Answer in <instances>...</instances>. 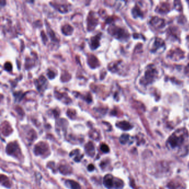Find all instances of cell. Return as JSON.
Listing matches in <instances>:
<instances>
[{"mask_svg":"<svg viewBox=\"0 0 189 189\" xmlns=\"http://www.w3.org/2000/svg\"><path fill=\"white\" fill-rule=\"evenodd\" d=\"M188 137V133L185 128L178 129L174 132L168 139L167 144L171 149L180 147Z\"/></svg>","mask_w":189,"mask_h":189,"instance_id":"6da1fadb","label":"cell"},{"mask_svg":"<svg viewBox=\"0 0 189 189\" xmlns=\"http://www.w3.org/2000/svg\"><path fill=\"white\" fill-rule=\"evenodd\" d=\"M108 32L113 37L119 40H126L129 37L128 32L122 28L114 24H112L108 27Z\"/></svg>","mask_w":189,"mask_h":189,"instance_id":"7a4b0ae2","label":"cell"},{"mask_svg":"<svg viewBox=\"0 0 189 189\" xmlns=\"http://www.w3.org/2000/svg\"><path fill=\"white\" fill-rule=\"evenodd\" d=\"M157 69L152 65H150L147 68L145 72L144 77L142 78L140 83L143 85H148L152 83L157 77Z\"/></svg>","mask_w":189,"mask_h":189,"instance_id":"3957f363","label":"cell"},{"mask_svg":"<svg viewBox=\"0 0 189 189\" xmlns=\"http://www.w3.org/2000/svg\"><path fill=\"white\" fill-rule=\"evenodd\" d=\"M87 24L88 31H93L98 24V19L96 17L95 13L93 11H91L88 14L87 19Z\"/></svg>","mask_w":189,"mask_h":189,"instance_id":"277c9868","label":"cell"},{"mask_svg":"<svg viewBox=\"0 0 189 189\" xmlns=\"http://www.w3.org/2000/svg\"><path fill=\"white\" fill-rule=\"evenodd\" d=\"M35 86L39 92H42L47 87V80L43 75H41L38 79L34 80Z\"/></svg>","mask_w":189,"mask_h":189,"instance_id":"5b68a950","label":"cell"},{"mask_svg":"<svg viewBox=\"0 0 189 189\" xmlns=\"http://www.w3.org/2000/svg\"><path fill=\"white\" fill-rule=\"evenodd\" d=\"M6 152L8 154L17 157L18 154L20 153L19 145L15 143H10L7 146Z\"/></svg>","mask_w":189,"mask_h":189,"instance_id":"8992f818","label":"cell"},{"mask_svg":"<svg viewBox=\"0 0 189 189\" xmlns=\"http://www.w3.org/2000/svg\"><path fill=\"white\" fill-rule=\"evenodd\" d=\"M101 33H99L94 36H93L90 39L89 47L92 50H95L100 46V40L101 38Z\"/></svg>","mask_w":189,"mask_h":189,"instance_id":"52a82bcc","label":"cell"},{"mask_svg":"<svg viewBox=\"0 0 189 189\" xmlns=\"http://www.w3.org/2000/svg\"><path fill=\"white\" fill-rule=\"evenodd\" d=\"M35 154L36 155H43L48 152V146L47 144L43 143L40 142L38 143L35 147Z\"/></svg>","mask_w":189,"mask_h":189,"instance_id":"ba28073f","label":"cell"},{"mask_svg":"<svg viewBox=\"0 0 189 189\" xmlns=\"http://www.w3.org/2000/svg\"><path fill=\"white\" fill-rule=\"evenodd\" d=\"M87 62L88 66L93 69H95L100 66V63L99 62L98 59L96 56L92 54H88L87 57Z\"/></svg>","mask_w":189,"mask_h":189,"instance_id":"9c48e42d","label":"cell"},{"mask_svg":"<svg viewBox=\"0 0 189 189\" xmlns=\"http://www.w3.org/2000/svg\"><path fill=\"white\" fill-rule=\"evenodd\" d=\"M54 96L57 99L62 101L66 104H69L71 101L72 99L69 98L67 94L64 93H60L58 91H54Z\"/></svg>","mask_w":189,"mask_h":189,"instance_id":"30bf717a","label":"cell"},{"mask_svg":"<svg viewBox=\"0 0 189 189\" xmlns=\"http://www.w3.org/2000/svg\"><path fill=\"white\" fill-rule=\"evenodd\" d=\"M115 178L111 175H107L104 177L103 183L108 189L114 187Z\"/></svg>","mask_w":189,"mask_h":189,"instance_id":"8fae6325","label":"cell"},{"mask_svg":"<svg viewBox=\"0 0 189 189\" xmlns=\"http://www.w3.org/2000/svg\"><path fill=\"white\" fill-rule=\"evenodd\" d=\"M169 54L171 58L175 61H178L179 59L183 58L184 56V53L179 49H176L174 51H170Z\"/></svg>","mask_w":189,"mask_h":189,"instance_id":"7c38bea8","label":"cell"},{"mask_svg":"<svg viewBox=\"0 0 189 189\" xmlns=\"http://www.w3.org/2000/svg\"><path fill=\"white\" fill-rule=\"evenodd\" d=\"M54 8H56L59 12L61 13H66L69 11V5L67 4H61L59 3L53 2V4L51 5Z\"/></svg>","mask_w":189,"mask_h":189,"instance_id":"4fadbf2b","label":"cell"},{"mask_svg":"<svg viewBox=\"0 0 189 189\" xmlns=\"http://www.w3.org/2000/svg\"><path fill=\"white\" fill-rule=\"evenodd\" d=\"M150 24H152L153 27L157 28H162L165 26V21L163 19H160L159 17H154L152 19Z\"/></svg>","mask_w":189,"mask_h":189,"instance_id":"5bb4252c","label":"cell"},{"mask_svg":"<svg viewBox=\"0 0 189 189\" xmlns=\"http://www.w3.org/2000/svg\"><path fill=\"white\" fill-rule=\"evenodd\" d=\"M164 46H165L164 42L160 38H156L152 48V52H156L159 48H162Z\"/></svg>","mask_w":189,"mask_h":189,"instance_id":"9a60e30c","label":"cell"},{"mask_svg":"<svg viewBox=\"0 0 189 189\" xmlns=\"http://www.w3.org/2000/svg\"><path fill=\"white\" fill-rule=\"evenodd\" d=\"M116 125L118 128H120L123 131H128L132 128V126L131 125V124L126 121L119 122H117Z\"/></svg>","mask_w":189,"mask_h":189,"instance_id":"2e32d148","label":"cell"},{"mask_svg":"<svg viewBox=\"0 0 189 189\" xmlns=\"http://www.w3.org/2000/svg\"><path fill=\"white\" fill-rule=\"evenodd\" d=\"M120 63H121V62L120 61L112 62V63H109L108 68L110 72H113V73L118 72V71L119 70V67Z\"/></svg>","mask_w":189,"mask_h":189,"instance_id":"e0dca14e","label":"cell"},{"mask_svg":"<svg viewBox=\"0 0 189 189\" xmlns=\"http://www.w3.org/2000/svg\"><path fill=\"white\" fill-rule=\"evenodd\" d=\"M73 28L69 24H64L62 27V32L66 36H70L72 35L73 32Z\"/></svg>","mask_w":189,"mask_h":189,"instance_id":"ac0fdd59","label":"cell"},{"mask_svg":"<svg viewBox=\"0 0 189 189\" xmlns=\"http://www.w3.org/2000/svg\"><path fill=\"white\" fill-rule=\"evenodd\" d=\"M85 151L87 152L89 155L91 157H93L95 153V149H94V146L92 142H89L87 144L85 145Z\"/></svg>","mask_w":189,"mask_h":189,"instance_id":"d6986e66","label":"cell"},{"mask_svg":"<svg viewBox=\"0 0 189 189\" xmlns=\"http://www.w3.org/2000/svg\"><path fill=\"white\" fill-rule=\"evenodd\" d=\"M46 26H47V33L48 35L49 36V37L51 38L52 41H54V42H59V40L58 38L56 37V34L54 32V31L51 29V27H49L48 25H47V24L46 22Z\"/></svg>","mask_w":189,"mask_h":189,"instance_id":"ffe728a7","label":"cell"},{"mask_svg":"<svg viewBox=\"0 0 189 189\" xmlns=\"http://www.w3.org/2000/svg\"><path fill=\"white\" fill-rule=\"evenodd\" d=\"M2 131L3 134L4 135L7 136L8 134L11 133L12 130V128H11L10 124H8V123H7L6 122H4L2 124Z\"/></svg>","mask_w":189,"mask_h":189,"instance_id":"44dd1931","label":"cell"},{"mask_svg":"<svg viewBox=\"0 0 189 189\" xmlns=\"http://www.w3.org/2000/svg\"><path fill=\"white\" fill-rule=\"evenodd\" d=\"M61 173L63 174H68L71 173L72 168L68 165H61L59 168Z\"/></svg>","mask_w":189,"mask_h":189,"instance_id":"7402d4cb","label":"cell"},{"mask_svg":"<svg viewBox=\"0 0 189 189\" xmlns=\"http://www.w3.org/2000/svg\"><path fill=\"white\" fill-rule=\"evenodd\" d=\"M157 9V12L160 13H166L169 11V6L166 3H162Z\"/></svg>","mask_w":189,"mask_h":189,"instance_id":"603a6c76","label":"cell"},{"mask_svg":"<svg viewBox=\"0 0 189 189\" xmlns=\"http://www.w3.org/2000/svg\"><path fill=\"white\" fill-rule=\"evenodd\" d=\"M35 62L32 59L29 57H26V62H25V68L26 69H29L34 66Z\"/></svg>","mask_w":189,"mask_h":189,"instance_id":"cb8c5ba5","label":"cell"},{"mask_svg":"<svg viewBox=\"0 0 189 189\" xmlns=\"http://www.w3.org/2000/svg\"><path fill=\"white\" fill-rule=\"evenodd\" d=\"M66 184L69 185L71 189H79L80 188L79 184L73 180H67L66 181Z\"/></svg>","mask_w":189,"mask_h":189,"instance_id":"d4e9b609","label":"cell"},{"mask_svg":"<svg viewBox=\"0 0 189 189\" xmlns=\"http://www.w3.org/2000/svg\"><path fill=\"white\" fill-rule=\"evenodd\" d=\"M71 78V75H69L67 72H63L61 75V80L63 82H66L67 81H69V79Z\"/></svg>","mask_w":189,"mask_h":189,"instance_id":"484cf974","label":"cell"},{"mask_svg":"<svg viewBox=\"0 0 189 189\" xmlns=\"http://www.w3.org/2000/svg\"><path fill=\"white\" fill-rule=\"evenodd\" d=\"M132 14L134 17L136 18L137 17H141L143 16V14L140 10L138 7V6H135L133 10H132Z\"/></svg>","mask_w":189,"mask_h":189,"instance_id":"4316f807","label":"cell"},{"mask_svg":"<svg viewBox=\"0 0 189 189\" xmlns=\"http://www.w3.org/2000/svg\"><path fill=\"white\" fill-rule=\"evenodd\" d=\"M124 186L122 180L119 178H115L114 188L116 189H121Z\"/></svg>","mask_w":189,"mask_h":189,"instance_id":"83f0119b","label":"cell"},{"mask_svg":"<svg viewBox=\"0 0 189 189\" xmlns=\"http://www.w3.org/2000/svg\"><path fill=\"white\" fill-rule=\"evenodd\" d=\"M24 94L22 93L21 91L15 92L14 93V96L15 97V101H21L22 99L23 98V96H24Z\"/></svg>","mask_w":189,"mask_h":189,"instance_id":"f1b7e54d","label":"cell"},{"mask_svg":"<svg viewBox=\"0 0 189 189\" xmlns=\"http://www.w3.org/2000/svg\"><path fill=\"white\" fill-rule=\"evenodd\" d=\"M129 138V136L128 134H122L120 138V143L122 144H126L127 142L128 141Z\"/></svg>","mask_w":189,"mask_h":189,"instance_id":"f546056e","label":"cell"},{"mask_svg":"<svg viewBox=\"0 0 189 189\" xmlns=\"http://www.w3.org/2000/svg\"><path fill=\"white\" fill-rule=\"evenodd\" d=\"M81 96V95H80ZM81 98L83 99V100H84L85 101H87V103H91L92 101V96L90 93H88L85 96H81Z\"/></svg>","mask_w":189,"mask_h":189,"instance_id":"4dcf8cb0","label":"cell"},{"mask_svg":"<svg viewBox=\"0 0 189 189\" xmlns=\"http://www.w3.org/2000/svg\"><path fill=\"white\" fill-rule=\"evenodd\" d=\"M67 115H68V116L70 118L73 119L74 117H75V116L76 112H75V110L69 109H68V110H67Z\"/></svg>","mask_w":189,"mask_h":189,"instance_id":"1f68e13d","label":"cell"},{"mask_svg":"<svg viewBox=\"0 0 189 189\" xmlns=\"http://www.w3.org/2000/svg\"><path fill=\"white\" fill-rule=\"evenodd\" d=\"M47 75L48 76V78L49 79H52L56 77V73L54 72V71L51 70V69H48V71L47 73Z\"/></svg>","mask_w":189,"mask_h":189,"instance_id":"d6a6232c","label":"cell"},{"mask_svg":"<svg viewBox=\"0 0 189 189\" xmlns=\"http://www.w3.org/2000/svg\"><path fill=\"white\" fill-rule=\"evenodd\" d=\"M4 69L7 72H10L12 71V64L10 62H7L5 63V64H4Z\"/></svg>","mask_w":189,"mask_h":189,"instance_id":"836d02e7","label":"cell"},{"mask_svg":"<svg viewBox=\"0 0 189 189\" xmlns=\"http://www.w3.org/2000/svg\"><path fill=\"white\" fill-rule=\"evenodd\" d=\"M101 150L103 152L107 153L108 152H109V148L107 144H101Z\"/></svg>","mask_w":189,"mask_h":189,"instance_id":"e575fe53","label":"cell"},{"mask_svg":"<svg viewBox=\"0 0 189 189\" xmlns=\"http://www.w3.org/2000/svg\"><path fill=\"white\" fill-rule=\"evenodd\" d=\"M41 35L43 42L45 44H46V43L48 41V38H47V36L45 35V33L43 32V31H42L41 33Z\"/></svg>","mask_w":189,"mask_h":189,"instance_id":"d590c367","label":"cell"},{"mask_svg":"<svg viewBox=\"0 0 189 189\" xmlns=\"http://www.w3.org/2000/svg\"><path fill=\"white\" fill-rule=\"evenodd\" d=\"M16 111L17 112V113H19V114L21 115H22V113H24L22 108H21L20 107H18V106H17V107H16Z\"/></svg>","mask_w":189,"mask_h":189,"instance_id":"8d00e7d4","label":"cell"},{"mask_svg":"<svg viewBox=\"0 0 189 189\" xmlns=\"http://www.w3.org/2000/svg\"><path fill=\"white\" fill-rule=\"evenodd\" d=\"M94 169V166L92 164H90V165H88V170L89 171H93Z\"/></svg>","mask_w":189,"mask_h":189,"instance_id":"74e56055","label":"cell"},{"mask_svg":"<svg viewBox=\"0 0 189 189\" xmlns=\"http://www.w3.org/2000/svg\"><path fill=\"white\" fill-rule=\"evenodd\" d=\"M53 113H54V116H55L56 117H58V111H57V110H54V111H53Z\"/></svg>","mask_w":189,"mask_h":189,"instance_id":"f35d334b","label":"cell"}]
</instances>
